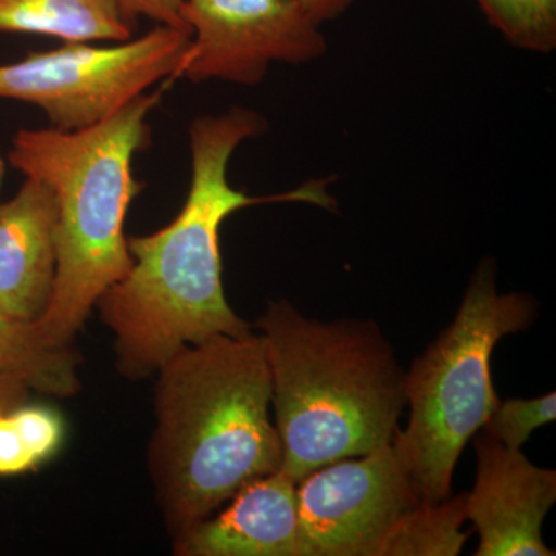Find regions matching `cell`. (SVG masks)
<instances>
[{
	"label": "cell",
	"instance_id": "cell-1",
	"mask_svg": "<svg viewBox=\"0 0 556 556\" xmlns=\"http://www.w3.org/2000/svg\"><path fill=\"white\" fill-rule=\"evenodd\" d=\"M266 130L268 121L243 108L190 124L192 178L181 211L166 228L127 239L131 266L97 303L115 336L118 368L126 378H148L179 351L217 336L251 334L230 308L222 281L219 228L233 212L265 203L338 207L328 192L334 178L309 179L268 197L247 195L230 186L233 152Z\"/></svg>",
	"mask_w": 556,
	"mask_h": 556
},
{
	"label": "cell",
	"instance_id": "cell-2",
	"mask_svg": "<svg viewBox=\"0 0 556 556\" xmlns=\"http://www.w3.org/2000/svg\"><path fill=\"white\" fill-rule=\"evenodd\" d=\"M150 471L175 532L211 517L240 489L276 473L270 369L260 334L217 336L159 369Z\"/></svg>",
	"mask_w": 556,
	"mask_h": 556
},
{
	"label": "cell",
	"instance_id": "cell-3",
	"mask_svg": "<svg viewBox=\"0 0 556 556\" xmlns=\"http://www.w3.org/2000/svg\"><path fill=\"white\" fill-rule=\"evenodd\" d=\"M257 328L287 477L300 482L394 441L407 405V371L375 321L324 324L281 299L269 302Z\"/></svg>",
	"mask_w": 556,
	"mask_h": 556
},
{
	"label": "cell",
	"instance_id": "cell-4",
	"mask_svg": "<svg viewBox=\"0 0 556 556\" xmlns=\"http://www.w3.org/2000/svg\"><path fill=\"white\" fill-rule=\"evenodd\" d=\"M164 89L146 91L89 129H24L11 141V166L56 197V276L49 306L35 320L50 345L67 346L131 266L124 223L141 190L131 164L149 144L148 116Z\"/></svg>",
	"mask_w": 556,
	"mask_h": 556
},
{
	"label": "cell",
	"instance_id": "cell-5",
	"mask_svg": "<svg viewBox=\"0 0 556 556\" xmlns=\"http://www.w3.org/2000/svg\"><path fill=\"white\" fill-rule=\"evenodd\" d=\"M536 316L532 295L497 292L495 260H482L455 320L413 362L405 376L408 426L394 442L422 503L447 500L460 453L500 402L490 365L496 343L532 327Z\"/></svg>",
	"mask_w": 556,
	"mask_h": 556
},
{
	"label": "cell",
	"instance_id": "cell-6",
	"mask_svg": "<svg viewBox=\"0 0 556 556\" xmlns=\"http://www.w3.org/2000/svg\"><path fill=\"white\" fill-rule=\"evenodd\" d=\"M192 35L156 25L110 47L67 42L0 64V100L46 113L50 129L79 131L110 118L156 84L181 78Z\"/></svg>",
	"mask_w": 556,
	"mask_h": 556
},
{
	"label": "cell",
	"instance_id": "cell-7",
	"mask_svg": "<svg viewBox=\"0 0 556 556\" xmlns=\"http://www.w3.org/2000/svg\"><path fill=\"white\" fill-rule=\"evenodd\" d=\"M422 503L396 442L317 468L298 482L303 556H375Z\"/></svg>",
	"mask_w": 556,
	"mask_h": 556
},
{
	"label": "cell",
	"instance_id": "cell-8",
	"mask_svg": "<svg viewBox=\"0 0 556 556\" xmlns=\"http://www.w3.org/2000/svg\"><path fill=\"white\" fill-rule=\"evenodd\" d=\"M192 33L181 78L263 83L274 62L300 65L324 56L327 38L299 0H182Z\"/></svg>",
	"mask_w": 556,
	"mask_h": 556
},
{
	"label": "cell",
	"instance_id": "cell-9",
	"mask_svg": "<svg viewBox=\"0 0 556 556\" xmlns=\"http://www.w3.org/2000/svg\"><path fill=\"white\" fill-rule=\"evenodd\" d=\"M477 481L467 492V519L479 535L477 556H554L543 522L556 503L555 470L533 466L521 450L475 434Z\"/></svg>",
	"mask_w": 556,
	"mask_h": 556
},
{
	"label": "cell",
	"instance_id": "cell-10",
	"mask_svg": "<svg viewBox=\"0 0 556 556\" xmlns=\"http://www.w3.org/2000/svg\"><path fill=\"white\" fill-rule=\"evenodd\" d=\"M174 551L182 556H303L298 482L281 470L249 482L222 514L179 530Z\"/></svg>",
	"mask_w": 556,
	"mask_h": 556
},
{
	"label": "cell",
	"instance_id": "cell-11",
	"mask_svg": "<svg viewBox=\"0 0 556 556\" xmlns=\"http://www.w3.org/2000/svg\"><path fill=\"white\" fill-rule=\"evenodd\" d=\"M56 217V197L38 178H25L16 195L0 203V305L24 320H38L49 306Z\"/></svg>",
	"mask_w": 556,
	"mask_h": 556
},
{
	"label": "cell",
	"instance_id": "cell-12",
	"mask_svg": "<svg viewBox=\"0 0 556 556\" xmlns=\"http://www.w3.org/2000/svg\"><path fill=\"white\" fill-rule=\"evenodd\" d=\"M135 24L119 0H0V33L118 43L131 39Z\"/></svg>",
	"mask_w": 556,
	"mask_h": 556
},
{
	"label": "cell",
	"instance_id": "cell-13",
	"mask_svg": "<svg viewBox=\"0 0 556 556\" xmlns=\"http://www.w3.org/2000/svg\"><path fill=\"white\" fill-rule=\"evenodd\" d=\"M0 376L21 380L28 390L54 397L79 393L78 357L67 346L42 338L35 320L7 313L0 305Z\"/></svg>",
	"mask_w": 556,
	"mask_h": 556
},
{
	"label": "cell",
	"instance_id": "cell-14",
	"mask_svg": "<svg viewBox=\"0 0 556 556\" xmlns=\"http://www.w3.org/2000/svg\"><path fill=\"white\" fill-rule=\"evenodd\" d=\"M466 493L441 503H420L397 519L375 556H456L467 543Z\"/></svg>",
	"mask_w": 556,
	"mask_h": 556
},
{
	"label": "cell",
	"instance_id": "cell-15",
	"mask_svg": "<svg viewBox=\"0 0 556 556\" xmlns=\"http://www.w3.org/2000/svg\"><path fill=\"white\" fill-rule=\"evenodd\" d=\"M65 437L58 409L21 404L0 412V477H21L56 455Z\"/></svg>",
	"mask_w": 556,
	"mask_h": 556
},
{
	"label": "cell",
	"instance_id": "cell-16",
	"mask_svg": "<svg viewBox=\"0 0 556 556\" xmlns=\"http://www.w3.org/2000/svg\"><path fill=\"white\" fill-rule=\"evenodd\" d=\"M510 46L533 53L556 49V0H477Z\"/></svg>",
	"mask_w": 556,
	"mask_h": 556
},
{
	"label": "cell",
	"instance_id": "cell-17",
	"mask_svg": "<svg viewBox=\"0 0 556 556\" xmlns=\"http://www.w3.org/2000/svg\"><path fill=\"white\" fill-rule=\"evenodd\" d=\"M556 419L555 391L535 399H508L497 402L489 420L481 428L504 447L521 450L530 434Z\"/></svg>",
	"mask_w": 556,
	"mask_h": 556
},
{
	"label": "cell",
	"instance_id": "cell-18",
	"mask_svg": "<svg viewBox=\"0 0 556 556\" xmlns=\"http://www.w3.org/2000/svg\"><path fill=\"white\" fill-rule=\"evenodd\" d=\"M119 2L134 21L146 17L155 22L156 25H167V27L190 31L179 14L182 0H119Z\"/></svg>",
	"mask_w": 556,
	"mask_h": 556
},
{
	"label": "cell",
	"instance_id": "cell-19",
	"mask_svg": "<svg viewBox=\"0 0 556 556\" xmlns=\"http://www.w3.org/2000/svg\"><path fill=\"white\" fill-rule=\"evenodd\" d=\"M299 2L309 14L311 20L320 27L325 22L338 20L345 14L357 0H299Z\"/></svg>",
	"mask_w": 556,
	"mask_h": 556
},
{
	"label": "cell",
	"instance_id": "cell-20",
	"mask_svg": "<svg viewBox=\"0 0 556 556\" xmlns=\"http://www.w3.org/2000/svg\"><path fill=\"white\" fill-rule=\"evenodd\" d=\"M28 390L21 380L0 376V412L17 407V405L27 402Z\"/></svg>",
	"mask_w": 556,
	"mask_h": 556
},
{
	"label": "cell",
	"instance_id": "cell-21",
	"mask_svg": "<svg viewBox=\"0 0 556 556\" xmlns=\"http://www.w3.org/2000/svg\"><path fill=\"white\" fill-rule=\"evenodd\" d=\"M7 164L3 161L2 156H0V188H2L3 178H5Z\"/></svg>",
	"mask_w": 556,
	"mask_h": 556
}]
</instances>
